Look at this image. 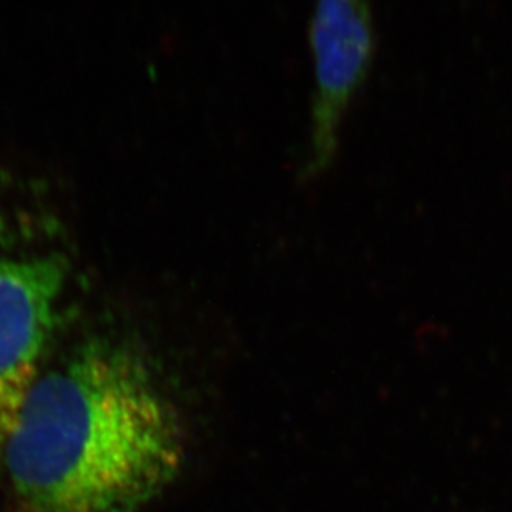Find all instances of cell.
<instances>
[{
	"label": "cell",
	"mask_w": 512,
	"mask_h": 512,
	"mask_svg": "<svg viewBox=\"0 0 512 512\" xmlns=\"http://www.w3.org/2000/svg\"><path fill=\"white\" fill-rule=\"evenodd\" d=\"M315 89L311 99L306 172L330 167L341 127L370 74L376 40L368 0H315L310 27Z\"/></svg>",
	"instance_id": "obj_3"
},
{
	"label": "cell",
	"mask_w": 512,
	"mask_h": 512,
	"mask_svg": "<svg viewBox=\"0 0 512 512\" xmlns=\"http://www.w3.org/2000/svg\"><path fill=\"white\" fill-rule=\"evenodd\" d=\"M187 456L185 419L160 368L117 331L47 360L0 454L20 512H140Z\"/></svg>",
	"instance_id": "obj_1"
},
{
	"label": "cell",
	"mask_w": 512,
	"mask_h": 512,
	"mask_svg": "<svg viewBox=\"0 0 512 512\" xmlns=\"http://www.w3.org/2000/svg\"><path fill=\"white\" fill-rule=\"evenodd\" d=\"M70 281L72 260L57 220L0 180V454L50 358Z\"/></svg>",
	"instance_id": "obj_2"
}]
</instances>
